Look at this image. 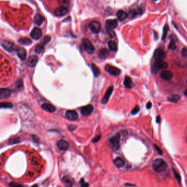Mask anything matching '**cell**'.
<instances>
[{"label":"cell","mask_w":187,"mask_h":187,"mask_svg":"<svg viewBox=\"0 0 187 187\" xmlns=\"http://www.w3.org/2000/svg\"><path fill=\"white\" fill-rule=\"evenodd\" d=\"M82 46L87 53L92 54L95 52V48L91 41L87 38H84L82 40Z\"/></svg>","instance_id":"277c9868"},{"label":"cell","mask_w":187,"mask_h":187,"mask_svg":"<svg viewBox=\"0 0 187 187\" xmlns=\"http://www.w3.org/2000/svg\"><path fill=\"white\" fill-rule=\"evenodd\" d=\"M101 138V135H98V136H97L96 137H95L92 140V142H93V143H96V142H98V141H99L100 140Z\"/></svg>","instance_id":"ee69618b"},{"label":"cell","mask_w":187,"mask_h":187,"mask_svg":"<svg viewBox=\"0 0 187 187\" xmlns=\"http://www.w3.org/2000/svg\"><path fill=\"white\" fill-rule=\"evenodd\" d=\"M152 167L156 172L161 173L166 170L167 165L165 161L162 159H157L153 161L152 163Z\"/></svg>","instance_id":"6da1fadb"},{"label":"cell","mask_w":187,"mask_h":187,"mask_svg":"<svg viewBox=\"0 0 187 187\" xmlns=\"http://www.w3.org/2000/svg\"><path fill=\"white\" fill-rule=\"evenodd\" d=\"M152 107V103L150 102H149L147 103L146 104V108L148 109H151Z\"/></svg>","instance_id":"bcb514c9"},{"label":"cell","mask_w":187,"mask_h":187,"mask_svg":"<svg viewBox=\"0 0 187 187\" xmlns=\"http://www.w3.org/2000/svg\"><path fill=\"white\" fill-rule=\"evenodd\" d=\"M9 186L11 187H24L23 185L16 182H11L9 183Z\"/></svg>","instance_id":"f35d334b"},{"label":"cell","mask_w":187,"mask_h":187,"mask_svg":"<svg viewBox=\"0 0 187 187\" xmlns=\"http://www.w3.org/2000/svg\"><path fill=\"white\" fill-rule=\"evenodd\" d=\"M181 54L183 57H187V48H184L182 49Z\"/></svg>","instance_id":"b9f144b4"},{"label":"cell","mask_w":187,"mask_h":187,"mask_svg":"<svg viewBox=\"0 0 187 187\" xmlns=\"http://www.w3.org/2000/svg\"><path fill=\"white\" fill-rule=\"evenodd\" d=\"M19 42L24 45H29L32 42L30 39L27 38V37H23V38H21L19 40Z\"/></svg>","instance_id":"f1b7e54d"},{"label":"cell","mask_w":187,"mask_h":187,"mask_svg":"<svg viewBox=\"0 0 187 187\" xmlns=\"http://www.w3.org/2000/svg\"><path fill=\"white\" fill-rule=\"evenodd\" d=\"M108 46L109 49L114 52H116L118 50V45L116 42L113 41H110L108 43Z\"/></svg>","instance_id":"4316f807"},{"label":"cell","mask_w":187,"mask_h":187,"mask_svg":"<svg viewBox=\"0 0 187 187\" xmlns=\"http://www.w3.org/2000/svg\"><path fill=\"white\" fill-rule=\"evenodd\" d=\"M31 187H39V186H38V185H37V184H34Z\"/></svg>","instance_id":"f907efd6"},{"label":"cell","mask_w":187,"mask_h":187,"mask_svg":"<svg viewBox=\"0 0 187 187\" xmlns=\"http://www.w3.org/2000/svg\"><path fill=\"white\" fill-rule=\"evenodd\" d=\"M117 16L120 21H123L128 17V14L123 10H119L117 13Z\"/></svg>","instance_id":"7402d4cb"},{"label":"cell","mask_w":187,"mask_h":187,"mask_svg":"<svg viewBox=\"0 0 187 187\" xmlns=\"http://www.w3.org/2000/svg\"><path fill=\"white\" fill-rule=\"evenodd\" d=\"M13 104L11 103L2 102L0 103V108H12Z\"/></svg>","instance_id":"1f68e13d"},{"label":"cell","mask_w":187,"mask_h":187,"mask_svg":"<svg viewBox=\"0 0 187 187\" xmlns=\"http://www.w3.org/2000/svg\"><path fill=\"white\" fill-rule=\"evenodd\" d=\"M17 55L22 61H25L26 58V52L24 48L19 47L17 49Z\"/></svg>","instance_id":"e0dca14e"},{"label":"cell","mask_w":187,"mask_h":187,"mask_svg":"<svg viewBox=\"0 0 187 187\" xmlns=\"http://www.w3.org/2000/svg\"><path fill=\"white\" fill-rule=\"evenodd\" d=\"M2 46L7 51L9 52H12L16 50V46L15 44L8 41H3L2 43Z\"/></svg>","instance_id":"9c48e42d"},{"label":"cell","mask_w":187,"mask_h":187,"mask_svg":"<svg viewBox=\"0 0 187 187\" xmlns=\"http://www.w3.org/2000/svg\"><path fill=\"white\" fill-rule=\"evenodd\" d=\"M57 146L61 150H66L69 149L70 144L67 141L63 139H60L57 142Z\"/></svg>","instance_id":"4fadbf2b"},{"label":"cell","mask_w":187,"mask_h":187,"mask_svg":"<svg viewBox=\"0 0 187 187\" xmlns=\"http://www.w3.org/2000/svg\"><path fill=\"white\" fill-rule=\"evenodd\" d=\"M44 46L43 45L42 43H40L37 44L35 48V51L36 53L38 54H41L42 52L44 51Z\"/></svg>","instance_id":"f546056e"},{"label":"cell","mask_w":187,"mask_h":187,"mask_svg":"<svg viewBox=\"0 0 187 187\" xmlns=\"http://www.w3.org/2000/svg\"><path fill=\"white\" fill-rule=\"evenodd\" d=\"M169 31V26L167 24H166L164 27L163 29V33H162V40H164L166 38V37L167 35V33Z\"/></svg>","instance_id":"d6a6232c"},{"label":"cell","mask_w":187,"mask_h":187,"mask_svg":"<svg viewBox=\"0 0 187 187\" xmlns=\"http://www.w3.org/2000/svg\"><path fill=\"white\" fill-rule=\"evenodd\" d=\"M113 86H111L108 88L105 94H104V95L103 97V98L102 99L101 102L102 104H106L108 102V101L110 98V96L112 94V92H113Z\"/></svg>","instance_id":"9a60e30c"},{"label":"cell","mask_w":187,"mask_h":187,"mask_svg":"<svg viewBox=\"0 0 187 187\" xmlns=\"http://www.w3.org/2000/svg\"><path fill=\"white\" fill-rule=\"evenodd\" d=\"M32 137H33V140H34L35 142H39V138L38 137H37V136H33Z\"/></svg>","instance_id":"7dc6e473"},{"label":"cell","mask_w":187,"mask_h":187,"mask_svg":"<svg viewBox=\"0 0 187 187\" xmlns=\"http://www.w3.org/2000/svg\"><path fill=\"white\" fill-rule=\"evenodd\" d=\"M63 182L65 187H72V182L68 177H64L63 178Z\"/></svg>","instance_id":"4dcf8cb0"},{"label":"cell","mask_w":187,"mask_h":187,"mask_svg":"<svg viewBox=\"0 0 187 187\" xmlns=\"http://www.w3.org/2000/svg\"><path fill=\"white\" fill-rule=\"evenodd\" d=\"M160 77L164 80L169 81L173 77V74L169 70H163L160 74Z\"/></svg>","instance_id":"2e32d148"},{"label":"cell","mask_w":187,"mask_h":187,"mask_svg":"<svg viewBox=\"0 0 187 187\" xmlns=\"http://www.w3.org/2000/svg\"><path fill=\"white\" fill-rule=\"evenodd\" d=\"M156 121V122H157V123H160V121H161V117H160V116H157Z\"/></svg>","instance_id":"c3c4849f"},{"label":"cell","mask_w":187,"mask_h":187,"mask_svg":"<svg viewBox=\"0 0 187 187\" xmlns=\"http://www.w3.org/2000/svg\"><path fill=\"white\" fill-rule=\"evenodd\" d=\"M68 11L69 10L67 7L61 6L54 10V14L56 17H63L68 13Z\"/></svg>","instance_id":"ba28073f"},{"label":"cell","mask_w":187,"mask_h":187,"mask_svg":"<svg viewBox=\"0 0 187 187\" xmlns=\"http://www.w3.org/2000/svg\"><path fill=\"white\" fill-rule=\"evenodd\" d=\"M184 95L186 97H187V89H186V90L184 91Z\"/></svg>","instance_id":"681fc988"},{"label":"cell","mask_w":187,"mask_h":187,"mask_svg":"<svg viewBox=\"0 0 187 187\" xmlns=\"http://www.w3.org/2000/svg\"><path fill=\"white\" fill-rule=\"evenodd\" d=\"M153 57L155 59V60L156 59L163 60L166 57L165 52H164L162 49L158 48L155 51Z\"/></svg>","instance_id":"5bb4252c"},{"label":"cell","mask_w":187,"mask_h":187,"mask_svg":"<svg viewBox=\"0 0 187 187\" xmlns=\"http://www.w3.org/2000/svg\"><path fill=\"white\" fill-rule=\"evenodd\" d=\"M16 87H17L18 88H20L22 87V82L21 80H19L17 82H16Z\"/></svg>","instance_id":"60d3db41"},{"label":"cell","mask_w":187,"mask_h":187,"mask_svg":"<svg viewBox=\"0 0 187 187\" xmlns=\"http://www.w3.org/2000/svg\"><path fill=\"white\" fill-rule=\"evenodd\" d=\"M34 21H35V23L36 25H37L38 26H41L44 21V18H43V16H41V14H37L35 17Z\"/></svg>","instance_id":"44dd1931"},{"label":"cell","mask_w":187,"mask_h":187,"mask_svg":"<svg viewBox=\"0 0 187 187\" xmlns=\"http://www.w3.org/2000/svg\"><path fill=\"white\" fill-rule=\"evenodd\" d=\"M50 39L51 37L49 36H46L43 38L41 43L45 46V45H46L48 43H49V42L50 41Z\"/></svg>","instance_id":"836d02e7"},{"label":"cell","mask_w":187,"mask_h":187,"mask_svg":"<svg viewBox=\"0 0 187 187\" xmlns=\"http://www.w3.org/2000/svg\"><path fill=\"white\" fill-rule=\"evenodd\" d=\"M140 109L139 106H136L133 109V110L131 111V114L132 115H135V114H137L139 112V111H140Z\"/></svg>","instance_id":"74e56055"},{"label":"cell","mask_w":187,"mask_h":187,"mask_svg":"<svg viewBox=\"0 0 187 187\" xmlns=\"http://www.w3.org/2000/svg\"><path fill=\"white\" fill-rule=\"evenodd\" d=\"M114 164L115 165V166L117 167L118 168H121L124 166L125 162L123 160V159L120 157H117L114 160H113Z\"/></svg>","instance_id":"603a6c76"},{"label":"cell","mask_w":187,"mask_h":187,"mask_svg":"<svg viewBox=\"0 0 187 187\" xmlns=\"http://www.w3.org/2000/svg\"><path fill=\"white\" fill-rule=\"evenodd\" d=\"M104 70L108 72L111 75L118 76L121 74V70L115 66L106 65L104 66Z\"/></svg>","instance_id":"5b68a950"},{"label":"cell","mask_w":187,"mask_h":187,"mask_svg":"<svg viewBox=\"0 0 187 187\" xmlns=\"http://www.w3.org/2000/svg\"><path fill=\"white\" fill-rule=\"evenodd\" d=\"M154 67L157 70H165L167 68L168 64L165 61H164V60L156 59L154 63Z\"/></svg>","instance_id":"52a82bcc"},{"label":"cell","mask_w":187,"mask_h":187,"mask_svg":"<svg viewBox=\"0 0 187 187\" xmlns=\"http://www.w3.org/2000/svg\"><path fill=\"white\" fill-rule=\"evenodd\" d=\"M121 133H117L116 136L111 137L109 139V144L112 150L116 151L120 147Z\"/></svg>","instance_id":"3957f363"},{"label":"cell","mask_w":187,"mask_h":187,"mask_svg":"<svg viewBox=\"0 0 187 187\" xmlns=\"http://www.w3.org/2000/svg\"><path fill=\"white\" fill-rule=\"evenodd\" d=\"M169 48L171 50H172V51L175 50L176 48V45L175 42L173 40H172L171 41V42H170L169 45Z\"/></svg>","instance_id":"e575fe53"},{"label":"cell","mask_w":187,"mask_h":187,"mask_svg":"<svg viewBox=\"0 0 187 187\" xmlns=\"http://www.w3.org/2000/svg\"><path fill=\"white\" fill-rule=\"evenodd\" d=\"M42 35V33L41 30L39 28H34L32 30L30 36L34 40H39L41 38Z\"/></svg>","instance_id":"7c38bea8"},{"label":"cell","mask_w":187,"mask_h":187,"mask_svg":"<svg viewBox=\"0 0 187 187\" xmlns=\"http://www.w3.org/2000/svg\"><path fill=\"white\" fill-rule=\"evenodd\" d=\"M80 187H89V184L86 183L84 179H81L80 181Z\"/></svg>","instance_id":"ab89813d"},{"label":"cell","mask_w":187,"mask_h":187,"mask_svg":"<svg viewBox=\"0 0 187 187\" xmlns=\"http://www.w3.org/2000/svg\"><path fill=\"white\" fill-rule=\"evenodd\" d=\"M94 110V107L92 105H88L82 107L80 109V112L82 115L87 116L90 115Z\"/></svg>","instance_id":"30bf717a"},{"label":"cell","mask_w":187,"mask_h":187,"mask_svg":"<svg viewBox=\"0 0 187 187\" xmlns=\"http://www.w3.org/2000/svg\"><path fill=\"white\" fill-rule=\"evenodd\" d=\"M154 147L155 148V149L156 150L157 152H158V153L160 155H162V150L158 146V145H154Z\"/></svg>","instance_id":"7bdbcfd3"},{"label":"cell","mask_w":187,"mask_h":187,"mask_svg":"<svg viewBox=\"0 0 187 187\" xmlns=\"http://www.w3.org/2000/svg\"><path fill=\"white\" fill-rule=\"evenodd\" d=\"M124 85L126 88H131L132 87V81L130 77L128 76H125Z\"/></svg>","instance_id":"cb8c5ba5"},{"label":"cell","mask_w":187,"mask_h":187,"mask_svg":"<svg viewBox=\"0 0 187 187\" xmlns=\"http://www.w3.org/2000/svg\"><path fill=\"white\" fill-rule=\"evenodd\" d=\"M173 171H174V175H175V177L177 179V180L178 181V183H180L181 182V177L180 176V175H179V174L175 170H173Z\"/></svg>","instance_id":"8d00e7d4"},{"label":"cell","mask_w":187,"mask_h":187,"mask_svg":"<svg viewBox=\"0 0 187 187\" xmlns=\"http://www.w3.org/2000/svg\"><path fill=\"white\" fill-rule=\"evenodd\" d=\"M118 25V21L117 19H108L106 21V28L111 37L115 36V33L113 30L117 28Z\"/></svg>","instance_id":"7a4b0ae2"},{"label":"cell","mask_w":187,"mask_h":187,"mask_svg":"<svg viewBox=\"0 0 187 187\" xmlns=\"http://www.w3.org/2000/svg\"><path fill=\"white\" fill-rule=\"evenodd\" d=\"M89 29L94 34H98L101 30V24L97 21H92L89 25Z\"/></svg>","instance_id":"8992f818"},{"label":"cell","mask_w":187,"mask_h":187,"mask_svg":"<svg viewBox=\"0 0 187 187\" xmlns=\"http://www.w3.org/2000/svg\"><path fill=\"white\" fill-rule=\"evenodd\" d=\"M181 99V96L178 94H172L168 97V101L171 102L177 103Z\"/></svg>","instance_id":"83f0119b"},{"label":"cell","mask_w":187,"mask_h":187,"mask_svg":"<svg viewBox=\"0 0 187 187\" xmlns=\"http://www.w3.org/2000/svg\"><path fill=\"white\" fill-rule=\"evenodd\" d=\"M92 71L94 73V76L95 77H98L100 75V74H101L100 69H99V67L97 66L94 63L92 64Z\"/></svg>","instance_id":"484cf974"},{"label":"cell","mask_w":187,"mask_h":187,"mask_svg":"<svg viewBox=\"0 0 187 187\" xmlns=\"http://www.w3.org/2000/svg\"><path fill=\"white\" fill-rule=\"evenodd\" d=\"M66 116L70 121H74L77 120L78 115L77 112L74 110H68L66 112Z\"/></svg>","instance_id":"8fae6325"},{"label":"cell","mask_w":187,"mask_h":187,"mask_svg":"<svg viewBox=\"0 0 187 187\" xmlns=\"http://www.w3.org/2000/svg\"><path fill=\"white\" fill-rule=\"evenodd\" d=\"M68 129L70 131H73L74 130H75V129H76V126H74V125H70L69 127H68Z\"/></svg>","instance_id":"f6af8a7d"},{"label":"cell","mask_w":187,"mask_h":187,"mask_svg":"<svg viewBox=\"0 0 187 187\" xmlns=\"http://www.w3.org/2000/svg\"><path fill=\"white\" fill-rule=\"evenodd\" d=\"M42 108L49 113H54L56 110V108L52 104L49 103L43 104L42 105Z\"/></svg>","instance_id":"d6986e66"},{"label":"cell","mask_w":187,"mask_h":187,"mask_svg":"<svg viewBox=\"0 0 187 187\" xmlns=\"http://www.w3.org/2000/svg\"><path fill=\"white\" fill-rule=\"evenodd\" d=\"M37 62H38V58L36 56H32L30 57L27 61L28 65L30 67H35Z\"/></svg>","instance_id":"ffe728a7"},{"label":"cell","mask_w":187,"mask_h":187,"mask_svg":"<svg viewBox=\"0 0 187 187\" xmlns=\"http://www.w3.org/2000/svg\"><path fill=\"white\" fill-rule=\"evenodd\" d=\"M11 92L7 88H0V99H6L9 97Z\"/></svg>","instance_id":"ac0fdd59"},{"label":"cell","mask_w":187,"mask_h":187,"mask_svg":"<svg viewBox=\"0 0 187 187\" xmlns=\"http://www.w3.org/2000/svg\"><path fill=\"white\" fill-rule=\"evenodd\" d=\"M186 84H187V81H186Z\"/></svg>","instance_id":"816d5d0a"},{"label":"cell","mask_w":187,"mask_h":187,"mask_svg":"<svg viewBox=\"0 0 187 187\" xmlns=\"http://www.w3.org/2000/svg\"><path fill=\"white\" fill-rule=\"evenodd\" d=\"M109 54V52L107 49L103 48L99 51V57L100 59H105L108 57Z\"/></svg>","instance_id":"d4e9b609"},{"label":"cell","mask_w":187,"mask_h":187,"mask_svg":"<svg viewBox=\"0 0 187 187\" xmlns=\"http://www.w3.org/2000/svg\"><path fill=\"white\" fill-rule=\"evenodd\" d=\"M20 141V140L19 138H12V139H9V144H14L19 143Z\"/></svg>","instance_id":"d590c367"}]
</instances>
